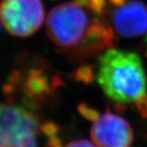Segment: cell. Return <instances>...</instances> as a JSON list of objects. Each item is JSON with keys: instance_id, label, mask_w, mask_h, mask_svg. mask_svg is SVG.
<instances>
[{"instance_id": "obj_1", "label": "cell", "mask_w": 147, "mask_h": 147, "mask_svg": "<svg viewBox=\"0 0 147 147\" xmlns=\"http://www.w3.org/2000/svg\"><path fill=\"white\" fill-rule=\"evenodd\" d=\"M46 32L57 47L76 54H95L116 45L108 18V0H72L52 8Z\"/></svg>"}, {"instance_id": "obj_2", "label": "cell", "mask_w": 147, "mask_h": 147, "mask_svg": "<svg viewBox=\"0 0 147 147\" xmlns=\"http://www.w3.org/2000/svg\"><path fill=\"white\" fill-rule=\"evenodd\" d=\"M97 80L104 93L119 104L133 103L146 94V76L135 52L107 49L98 59Z\"/></svg>"}, {"instance_id": "obj_3", "label": "cell", "mask_w": 147, "mask_h": 147, "mask_svg": "<svg viewBox=\"0 0 147 147\" xmlns=\"http://www.w3.org/2000/svg\"><path fill=\"white\" fill-rule=\"evenodd\" d=\"M37 134L34 113L17 105H2L0 147H36Z\"/></svg>"}, {"instance_id": "obj_4", "label": "cell", "mask_w": 147, "mask_h": 147, "mask_svg": "<svg viewBox=\"0 0 147 147\" xmlns=\"http://www.w3.org/2000/svg\"><path fill=\"white\" fill-rule=\"evenodd\" d=\"M0 15L2 24L10 35L28 37L43 24L45 7L41 0H3Z\"/></svg>"}, {"instance_id": "obj_5", "label": "cell", "mask_w": 147, "mask_h": 147, "mask_svg": "<svg viewBox=\"0 0 147 147\" xmlns=\"http://www.w3.org/2000/svg\"><path fill=\"white\" fill-rule=\"evenodd\" d=\"M108 18L121 36L135 38L147 34V5L141 0H108Z\"/></svg>"}, {"instance_id": "obj_6", "label": "cell", "mask_w": 147, "mask_h": 147, "mask_svg": "<svg viewBox=\"0 0 147 147\" xmlns=\"http://www.w3.org/2000/svg\"><path fill=\"white\" fill-rule=\"evenodd\" d=\"M90 136L98 147H129L133 131L129 123L122 117L106 113L94 121Z\"/></svg>"}, {"instance_id": "obj_7", "label": "cell", "mask_w": 147, "mask_h": 147, "mask_svg": "<svg viewBox=\"0 0 147 147\" xmlns=\"http://www.w3.org/2000/svg\"><path fill=\"white\" fill-rule=\"evenodd\" d=\"M59 84L56 79L50 82L49 79L41 70H30L24 83V90L29 98H41L51 93V89Z\"/></svg>"}, {"instance_id": "obj_8", "label": "cell", "mask_w": 147, "mask_h": 147, "mask_svg": "<svg viewBox=\"0 0 147 147\" xmlns=\"http://www.w3.org/2000/svg\"><path fill=\"white\" fill-rule=\"evenodd\" d=\"M93 67L90 65H84L80 67L75 73L76 80L82 82L85 84H89L93 81Z\"/></svg>"}, {"instance_id": "obj_9", "label": "cell", "mask_w": 147, "mask_h": 147, "mask_svg": "<svg viewBox=\"0 0 147 147\" xmlns=\"http://www.w3.org/2000/svg\"><path fill=\"white\" fill-rule=\"evenodd\" d=\"M78 111L85 119L91 121H96L100 117V114L97 110L89 107L86 104H80L78 106Z\"/></svg>"}, {"instance_id": "obj_10", "label": "cell", "mask_w": 147, "mask_h": 147, "mask_svg": "<svg viewBox=\"0 0 147 147\" xmlns=\"http://www.w3.org/2000/svg\"><path fill=\"white\" fill-rule=\"evenodd\" d=\"M41 130L47 138H51V136H57L59 132V127L53 122L47 121L45 122L41 126Z\"/></svg>"}, {"instance_id": "obj_11", "label": "cell", "mask_w": 147, "mask_h": 147, "mask_svg": "<svg viewBox=\"0 0 147 147\" xmlns=\"http://www.w3.org/2000/svg\"><path fill=\"white\" fill-rule=\"evenodd\" d=\"M136 105V108L142 116L147 118V95L145 94L144 96L140 98L138 101L135 102Z\"/></svg>"}, {"instance_id": "obj_12", "label": "cell", "mask_w": 147, "mask_h": 147, "mask_svg": "<svg viewBox=\"0 0 147 147\" xmlns=\"http://www.w3.org/2000/svg\"><path fill=\"white\" fill-rule=\"evenodd\" d=\"M66 147H98L95 144H92L88 140H76L69 143Z\"/></svg>"}, {"instance_id": "obj_13", "label": "cell", "mask_w": 147, "mask_h": 147, "mask_svg": "<svg viewBox=\"0 0 147 147\" xmlns=\"http://www.w3.org/2000/svg\"><path fill=\"white\" fill-rule=\"evenodd\" d=\"M146 43H147V36H146Z\"/></svg>"}, {"instance_id": "obj_14", "label": "cell", "mask_w": 147, "mask_h": 147, "mask_svg": "<svg viewBox=\"0 0 147 147\" xmlns=\"http://www.w3.org/2000/svg\"><path fill=\"white\" fill-rule=\"evenodd\" d=\"M146 56H147V53H146Z\"/></svg>"}]
</instances>
